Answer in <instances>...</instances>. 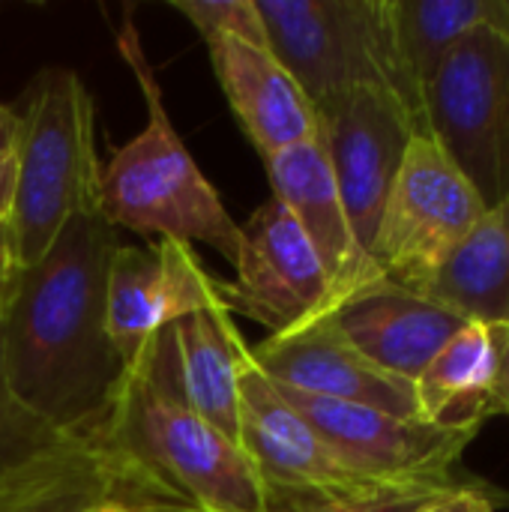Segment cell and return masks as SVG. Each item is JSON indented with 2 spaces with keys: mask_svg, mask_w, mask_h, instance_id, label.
I'll return each instance as SVG.
<instances>
[{
  "mask_svg": "<svg viewBox=\"0 0 509 512\" xmlns=\"http://www.w3.org/2000/svg\"><path fill=\"white\" fill-rule=\"evenodd\" d=\"M270 51L315 111L357 87L393 96L423 132V90L414 81L393 0H255Z\"/></svg>",
  "mask_w": 509,
  "mask_h": 512,
  "instance_id": "5b68a950",
  "label": "cell"
},
{
  "mask_svg": "<svg viewBox=\"0 0 509 512\" xmlns=\"http://www.w3.org/2000/svg\"><path fill=\"white\" fill-rule=\"evenodd\" d=\"M213 279L192 246L156 240L153 246L120 243L105 276V330L129 366L177 318L219 300Z\"/></svg>",
  "mask_w": 509,
  "mask_h": 512,
  "instance_id": "7c38bea8",
  "label": "cell"
},
{
  "mask_svg": "<svg viewBox=\"0 0 509 512\" xmlns=\"http://www.w3.org/2000/svg\"><path fill=\"white\" fill-rule=\"evenodd\" d=\"M420 297L468 324L509 327V198L489 207L444 255Z\"/></svg>",
  "mask_w": 509,
  "mask_h": 512,
  "instance_id": "ffe728a7",
  "label": "cell"
},
{
  "mask_svg": "<svg viewBox=\"0 0 509 512\" xmlns=\"http://www.w3.org/2000/svg\"><path fill=\"white\" fill-rule=\"evenodd\" d=\"M240 231L234 279L219 282L231 315H243L273 336L333 312L330 279L303 228L279 198L270 195Z\"/></svg>",
  "mask_w": 509,
  "mask_h": 512,
  "instance_id": "30bf717a",
  "label": "cell"
},
{
  "mask_svg": "<svg viewBox=\"0 0 509 512\" xmlns=\"http://www.w3.org/2000/svg\"><path fill=\"white\" fill-rule=\"evenodd\" d=\"M174 501L192 498L123 444L111 405L93 426L0 477V512H111Z\"/></svg>",
  "mask_w": 509,
  "mask_h": 512,
  "instance_id": "52a82bcc",
  "label": "cell"
},
{
  "mask_svg": "<svg viewBox=\"0 0 509 512\" xmlns=\"http://www.w3.org/2000/svg\"><path fill=\"white\" fill-rule=\"evenodd\" d=\"M318 120L348 222L372 258V240L405 147L423 129L393 96L372 87L348 90L321 108Z\"/></svg>",
  "mask_w": 509,
  "mask_h": 512,
  "instance_id": "8fae6325",
  "label": "cell"
},
{
  "mask_svg": "<svg viewBox=\"0 0 509 512\" xmlns=\"http://www.w3.org/2000/svg\"><path fill=\"white\" fill-rule=\"evenodd\" d=\"M15 144H18V111L0 102V216H9L12 207Z\"/></svg>",
  "mask_w": 509,
  "mask_h": 512,
  "instance_id": "484cf974",
  "label": "cell"
},
{
  "mask_svg": "<svg viewBox=\"0 0 509 512\" xmlns=\"http://www.w3.org/2000/svg\"><path fill=\"white\" fill-rule=\"evenodd\" d=\"M120 54L144 93L147 123L102 165L99 216L114 231L156 234L159 240L186 246L204 243L234 264L243 240L240 222L228 213L216 186L201 174L177 135L132 21L120 30Z\"/></svg>",
  "mask_w": 509,
  "mask_h": 512,
  "instance_id": "7a4b0ae2",
  "label": "cell"
},
{
  "mask_svg": "<svg viewBox=\"0 0 509 512\" xmlns=\"http://www.w3.org/2000/svg\"><path fill=\"white\" fill-rule=\"evenodd\" d=\"M171 6L201 33L204 45L222 36L270 45L255 0H171Z\"/></svg>",
  "mask_w": 509,
  "mask_h": 512,
  "instance_id": "cb8c5ba5",
  "label": "cell"
},
{
  "mask_svg": "<svg viewBox=\"0 0 509 512\" xmlns=\"http://www.w3.org/2000/svg\"><path fill=\"white\" fill-rule=\"evenodd\" d=\"M249 354L255 366L279 387L420 420L414 384L369 363L342 339L330 315L273 333L258 345H249Z\"/></svg>",
  "mask_w": 509,
  "mask_h": 512,
  "instance_id": "5bb4252c",
  "label": "cell"
},
{
  "mask_svg": "<svg viewBox=\"0 0 509 512\" xmlns=\"http://www.w3.org/2000/svg\"><path fill=\"white\" fill-rule=\"evenodd\" d=\"M21 273H24V264H21V255H18L15 231L9 225V216H0V312L9 303Z\"/></svg>",
  "mask_w": 509,
  "mask_h": 512,
  "instance_id": "4316f807",
  "label": "cell"
},
{
  "mask_svg": "<svg viewBox=\"0 0 509 512\" xmlns=\"http://www.w3.org/2000/svg\"><path fill=\"white\" fill-rule=\"evenodd\" d=\"M483 213V198L447 150L429 132H417L390 186L372 261L387 282L420 294L432 270Z\"/></svg>",
  "mask_w": 509,
  "mask_h": 512,
  "instance_id": "ba28073f",
  "label": "cell"
},
{
  "mask_svg": "<svg viewBox=\"0 0 509 512\" xmlns=\"http://www.w3.org/2000/svg\"><path fill=\"white\" fill-rule=\"evenodd\" d=\"M162 336L186 405L240 444V357L246 342L225 300L177 318Z\"/></svg>",
  "mask_w": 509,
  "mask_h": 512,
  "instance_id": "d6986e66",
  "label": "cell"
},
{
  "mask_svg": "<svg viewBox=\"0 0 509 512\" xmlns=\"http://www.w3.org/2000/svg\"><path fill=\"white\" fill-rule=\"evenodd\" d=\"M111 512H204L195 501H174V504H147V507H129V510Z\"/></svg>",
  "mask_w": 509,
  "mask_h": 512,
  "instance_id": "83f0119b",
  "label": "cell"
},
{
  "mask_svg": "<svg viewBox=\"0 0 509 512\" xmlns=\"http://www.w3.org/2000/svg\"><path fill=\"white\" fill-rule=\"evenodd\" d=\"M264 165L273 186V198H279L288 207V213L297 219L306 240L312 243L330 279L336 306L360 288L384 279L354 237L321 132L309 141H300L276 153Z\"/></svg>",
  "mask_w": 509,
  "mask_h": 512,
  "instance_id": "9a60e30c",
  "label": "cell"
},
{
  "mask_svg": "<svg viewBox=\"0 0 509 512\" xmlns=\"http://www.w3.org/2000/svg\"><path fill=\"white\" fill-rule=\"evenodd\" d=\"M507 507L509 492L486 480H465L420 512H501Z\"/></svg>",
  "mask_w": 509,
  "mask_h": 512,
  "instance_id": "d4e9b609",
  "label": "cell"
},
{
  "mask_svg": "<svg viewBox=\"0 0 509 512\" xmlns=\"http://www.w3.org/2000/svg\"><path fill=\"white\" fill-rule=\"evenodd\" d=\"M99 177L93 96L78 72L48 66L18 111L9 225L24 267L51 249L72 216L99 210Z\"/></svg>",
  "mask_w": 509,
  "mask_h": 512,
  "instance_id": "277c9868",
  "label": "cell"
},
{
  "mask_svg": "<svg viewBox=\"0 0 509 512\" xmlns=\"http://www.w3.org/2000/svg\"><path fill=\"white\" fill-rule=\"evenodd\" d=\"M207 51L237 123L264 162L321 132L315 105L270 45L222 36L213 39Z\"/></svg>",
  "mask_w": 509,
  "mask_h": 512,
  "instance_id": "e0dca14e",
  "label": "cell"
},
{
  "mask_svg": "<svg viewBox=\"0 0 509 512\" xmlns=\"http://www.w3.org/2000/svg\"><path fill=\"white\" fill-rule=\"evenodd\" d=\"M117 246L99 210L72 216L51 249L24 267L0 312L9 387L63 432L93 426L126 369L105 330V276Z\"/></svg>",
  "mask_w": 509,
  "mask_h": 512,
  "instance_id": "6da1fadb",
  "label": "cell"
},
{
  "mask_svg": "<svg viewBox=\"0 0 509 512\" xmlns=\"http://www.w3.org/2000/svg\"><path fill=\"white\" fill-rule=\"evenodd\" d=\"M465 480H405L393 483L366 495L351 498H321V495H300L273 504L270 512H420L435 504L441 495L456 489Z\"/></svg>",
  "mask_w": 509,
  "mask_h": 512,
  "instance_id": "7402d4cb",
  "label": "cell"
},
{
  "mask_svg": "<svg viewBox=\"0 0 509 512\" xmlns=\"http://www.w3.org/2000/svg\"><path fill=\"white\" fill-rule=\"evenodd\" d=\"M405 63L426 90L441 60L480 27L501 24L509 0H393Z\"/></svg>",
  "mask_w": 509,
  "mask_h": 512,
  "instance_id": "44dd1931",
  "label": "cell"
},
{
  "mask_svg": "<svg viewBox=\"0 0 509 512\" xmlns=\"http://www.w3.org/2000/svg\"><path fill=\"white\" fill-rule=\"evenodd\" d=\"M111 414L123 444L204 512H270L240 444L186 405L162 333L123 369Z\"/></svg>",
  "mask_w": 509,
  "mask_h": 512,
  "instance_id": "3957f363",
  "label": "cell"
},
{
  "mask_svg": "<svg viewBox=\"0 0 509 512\" xmlns=\"http://www.w3.org/2000/svg\"><path fill=\"white\" fill-rule=\"evenodd\" d=\"M240 450L267 486L270 510L285 498H351L405 483L369 477L345 462L255 366L249 345L240 357Z\"/></svg>",
  "mask_w": 509,
  "mask_h": 512,
  "instance_id": "9c48e42d",
  "label": "cell"
},
{
  "mask_svg": "<svg viewBox=\"0 0 509 512\" xmlns=\"http://www.w3.org/2000/svg\"><path fill=\"white\" fill-rule=\"evenodd\" d=\"M330 321L378 369L414 384L432 357L468 324L450 309L378 279L342 300Z\"/></svg>",
  "mask_w": 509,
  "mask_h": 512,
  "instance_id": "2e32d148",
  "label": "cell"
},
{
  "mask_svg": "<svg viewBox=\"0 0 509 512\" xmlns=\"http://www.w3.org/2000/svg\"><path fill=\"white\" fill-rule=\"evenodd\" d=\"M279 390L345 462L378 480H456L453 468L477 438L366 405Z\"/></svg>",
  "mask_w": 509,
  "mask_h": 512,
  "instance_id": "4fadbf2b",
  "label": "cell"
},
{
  "mask_svg": "<svg viewBox=\"0 0 509 512\" xmlns=\"http://www.w3.org/2000/svg\"><path fill=\"white\" fill-rule=\"evenodd\" d=\"M426 129L483 198H509V9L468 33L423 90Z\"/></svg>",
  "mask_w": 509,
  "mask_h": 512,
  "instance_id": "8992f818",
  "label": "cell"
},
{
  "mask_svg": "<svg viewBox=\"0 0 509 512\" xmlns=\"http://www.w3.org/2000/svg\"><path fill=\"white\" fill-rule=\"evenodd\" d=\"M69 432L51 426L39 414H33L9 387L6 366H3V345H0V477L42 453L45 447L57 444Z\"/></svg>",
  "mask_w": 509,
  "mask_h": 512,
  "instance_id": "603a6c76",
  "label": "cell"
},
{
  "mask_svg": "<svg viewBox=\"0 0 509 512\" xmlns=\"http://www.w3.org/2000/svg\"><path fill=\"white\" fill-rule=\"evenodd\" d=\"M420 420L477 435L480 426L509 414V327L465 324L414 381Z\"/></svg>",
  "mask_w": 509,
  "mask_h": 512,
  "instance_id": "ac0fdd59",
  "label": "cell"
}]
</instances>
